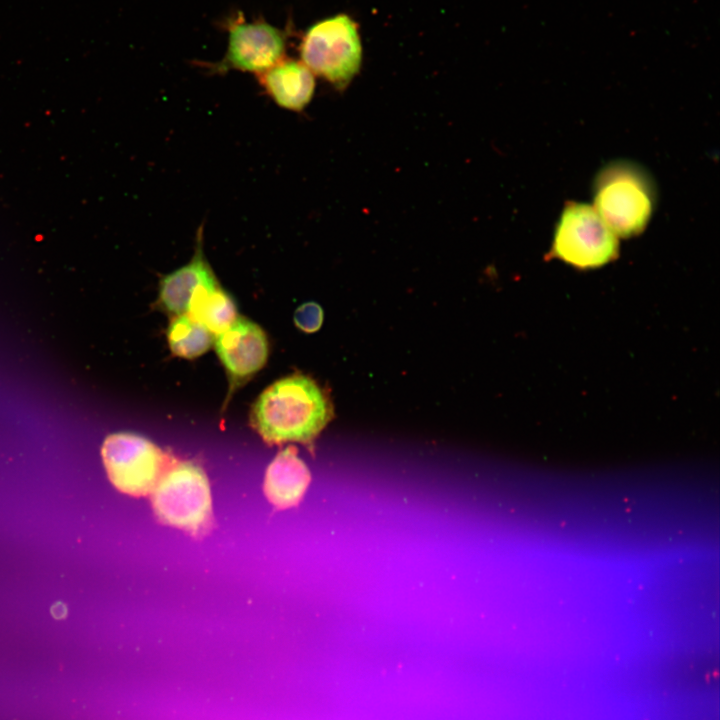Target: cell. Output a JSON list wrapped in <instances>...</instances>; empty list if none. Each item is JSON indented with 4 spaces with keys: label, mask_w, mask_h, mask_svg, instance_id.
I'll list each match as a JSON object with an SVG mask.
<instances>
[{
    "label": "cell",
    "mask_w": 720,
    "mask_h": 720,
    "mask_svg": "<svg viewBox=\"0 0 720 720\" xmlns=\"http://www.w3.org/2000/svg\"><path fill=\"white\" fill-rule=\"evenodd\" d=\"M330 418L326 397L305 375H291L268 386L250 411V424L268 444L313 440Z\"/></svg>",
    "instance_id": "obj_1"
},
{
    "label": "cell",
    "mask_w": 720,
    "mask_h": 720,
    "mask_svg": "<svg viewBox=\"0 0 720 720\" xmlns=\"http://www.w3.org/2000/svg\"><path fill=\"white\" fill-rule=\"evenodd\" d=\"M593 192L595 210L615 235L628 238L645 229L656 190L644 168L631 161H613L600 170Z\"/></svg>",
    "instance_id": "obj_2"
},
{
    "label": "cell",
    "mask_w": 720,
    "mask_h": 720,
    "mask_svg": "<svg viewBox=\"0 0 720 720\" xmlns=\"http://www.w3.org/2000/svg\"><path fill=\"white\" fill-rule=\"evenodd\" d=\"M152 507L164 524L194 536L208 531L212 523L210 486L203 469L190 461H174L151 493Z\"/></svg>",
    "instance_id": "obj_3"
},
{
    "label": "cell",
    "mask_w": 720,
    "mask_h": 720,
    "mask_svg": "<svg viewBox=\"0 0 720 720\" xmlns=\"http://www.w3.org/2000/svg\"><path fill=\"white\" fill-rule=\"evenodd\" d=\"M299 53L301 61L314 75L343 89L361 66L362 46L358 26L346 14L318 21L304 34Z\"/></svg>",
    "instance_id": "obj_4"
},
{
    "label": "cell",
    "mask_w": 720,
    "mask_h": 720,
    "mask_svg": "<svg viewBox=\"0 0 720 720\" xmlns=\"http://www.w3.org/2000/svg\"><path fill=\"white\" fill-rule=\"evenodd\" d=\"M101 454L111 483L131 496L151 494L173 462L147 438L127 432L109 435Z\"/></svg>",
    "instance_id": "obj_5"
},
{
    "label": "cell",
    "mask_w": 720,
    "mask_h": 720,
    "mask_svg": "<svg viewBox=\"0 0 720 720\" xmlns=\"http://www.w3.org/2000/svg\"><path fill=\"white\" fill-rule=\"evenodd\" d=\"M618 240L594 207L569 203L556 226L552 253L575 267H599L612 260Z\"/></svg>",
    "instance_id": "obj_6"
},
{
    "label": "cell",
    "mask_w": 720,
    "mask_h": 720,
    "mask_svg": "<svg viewBox=\"0 0 720 720\" xmlns=\"http://www.w3.org/2000/svg\"><path fill=\"white\" fill-rule=\"evenodd\" d=\"M227 24V50L221 61L210 64L213 71L259 75L285 57L286 38L277 27L264 20L247 22L240 13Z\"/></svg>",
    "instance_id": "obj_7"
},
{
    "label": "cell",
    "mask_w": 720,
    "mask_h": 720,
    "mask_svg": "<svg viewBox=\"0 0 720 720\" xmlns=\"http://www.w3.org/2000/svg\"><path fill=\"white\" fill-rule=\"evenodd\" d=\"M214 344L229 382L228 401L241 384L264 367L269 342L258 324L238 316L225 331L214 337Z\"/></svg>",
    "instance_id": "obj_8"
},
{
    "label": "cell",
    "mask_w": 720,
    "mask_h": 720,
    "mask_svg": "<svg viewBox=\"0 0 720 720\" xmlns=\"http://www.w3.org/2000/svg\"><path fill=\"white\" fill-rule=\"evenodd\" d=\"M216 282L218 280L204 255L201 225L196 233L195 249L190 261L161 279L158 303L172 316L185 314L195 290Z\"/></svg>",
    "instance_id": "obj_9"
},
{
    "label": "cell",
    "mask_w": 720,
    "mask_h": 720,
    "mask_svg": "<svg viewBox=\"0 0 720 720\" xmlns=\"http://www.w3.org/2000/svg\"><path fill=\"white\" fill-rule=\"evenodd\" d=\"M257 77L266 94L288 110L302 111L314 94L315 76L301 60L284 57Z\"/></svg>",
    "instance_id": "obj_10"
},
{
    "label": "cell",
    "mask_w": 720,
    "mask_h": 720,
    "mask_svg": "<svg viewBox=\"0 0 720 720\" xmlns=\"http://www.w3.org/2000/svg\"><path fill=\"white\" fill-rule=\"evenodd\" d=\"M311 480L305 463L293 446L280 451L267 468L264 491L278 509L295 506L302 499Z\"/></svg>",
    "instance_id": "obj_11"
},
{
    "label": "cell",
    "mask_w": 720,
    "mask_h": 720,
    "mask_svg": "<svg viewBox=\"0 0 720 720\" xmlns=\"http://www.w3.org/2000/svg\"><path fill=\"white\" fill-rule=\"evenodd\" d=\"M187 314L214 337L225 331L238 317L235 302L219 282L195 290Z\"/></svg>",
    "instance_id": "obj_12"
},
{
    "label": "cell",
    "mask_w": 720,
    "mask_h": 720,
    "mask_svg": "<svg viewBox=\"0 0 720 720\" xmlns=\"http://www.w3.org/2000/svg\"><path fill=\"white\" fill-rule=\"evenodd\" d=\"M171 352L185 359L204 354L214 342V336L187 313L173 316L167 330Z\"/></svg>",
    "instance_id": "obj_13"
},
{
    "label": "cell",
    "mask_w": 720,
    "mask_h": 720,
    "mask_svg": "<svg viewBox=\"0 0 720 720\" xmlns=\"http://www.w3.org/2000/svg\"><path fill=\"white\" fill-rule=\"evenodd\" d=\"M294 320L296 325L305 331L317 329L321 323V311L315 304H305L297 309Z\"/></svg>",
    "instance_id": "obj_14"
}]
</instances>
